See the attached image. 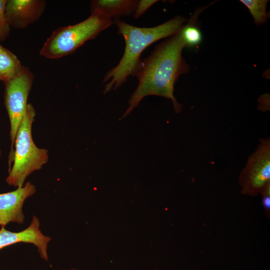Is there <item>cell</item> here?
Wrapping results in <instances>:
<instances>
[{
	"label": "cell",
	"instance_id": "1",
	"mask_svg": "<svg viewBox=\"0 0 270 270\" xmlns=\"http://www.w3.org/2000/svg\"><path fill=\"white\" fill-rule=\"evenodd\" d=\"M184 47L180 30L158 45L141 62L136 75L138 80V86L131 96L129 106L121 119L128 116L141 100L148 96L170 99L176 112L182 110V106L176 100L174 91L179 76L190 70V66L182 54Z\"/></svg>",
	"mask_w": 270,
	"mask_h": 270
},
{
	"label": "cell",
	"instance_id": "2",
	"mask_svg": "<svg viewBox=\"0 0 270 270\" xmlns=\"http://www.w3.org/2000/svg\"><path fill=\"white\" fill-rule=\"evenodd\" d=\"M188 20L178 16L159 26L152 28H140L129 24L116 18L118 34L125 40V48L118 64L106 74L103 82L106 85L104 94L120 86L130 76L136 75L141 61L142 52L156 41L171 36L178 32Z\"/></svg>",
	"mask_w": 270,
	"mask_h": 270
},
{
	"label": "cell",
	"instance_id": "3",
	"mask_svg": "<svg viewBox=\"0 0 270 270\" xmlns=\"http://www.w3.org/2000/svg\"><path fill=\"white\" fill-rule=\"evenodd\" d=\"M36 114L33 106L28 104L16 136L12 166L6 178L10 186H22L30 174L48 162V150L38 148L32 140V126Z\"/></svg>",
	"mask_w": 270,
	"mask_h": 270
},
{
	"label": "cell",
	"instance_id": "4",
	"mask_svg": "<svg viewBox=\"0 0 270 270\" xmlns=\"http://www.w3.org/2000/svg\"><path fill=\"white\" fill-rule=\"evenodd\" d=\"M112 23L110 18L94 13L78 24L60 27L46 40L40 54L48 58L56 59L70 54L86 41L94 38Z\"/></svg>",
	"mask_w": 270,
	"mask_h": 270
},
{
	"label": "cell",
	"instance_id": "5",
	"mask_svg": "<svg viewBox=\"0 0 270 270\" xmlns=\"http://www.w3.org/2000/svg\"><path fill=\"white\" fill-rule=\"evenodd\" d=\"M34 80L33 73L28 67L22 66L14 78L4 82V104L10 124L11 150L8 158L9 168L12 164L16 136L28 104V96Z\"/></svg>",
	"mask_w": 270,
	"mask_h": 270
},
{
	"label": "cell",
	"instance_id": "6",
	"mask_svg": "<svg viewBox=\"0 0 270 270\" xmlns=\"http://www.w3.org/2000/svg\"><path fill=\"white\" fill-rule=\"evenodd\" d=\"M241 171L239 182L244 194L256 196L270 184V139L260 138Z\"/></svg>",
	"mask_w": 270,
	"mask_h": 270
},
{
	"label": "cell",
	"instance_id": "7",
	"mask_svg": "<svg viewBox=\"0 0 270 270\" xmlns=\"http://www.w3.org/2000/svg\"><path fill=\"white\" fill-rule=\"evenodd\" d=\"M36 192L35 186L27 182L13 191L0 194V227H4L10 222L22 224L24 221V204Z\"/></svg>",
	"mask_w": 270,
	"mask_h": 270
},
{
	"label": "cell",
	"instance_id": "8",
	"mask_svg": "<svg viewBox=\"0 0 270 270\" xmlns=\"http://www.w3.org/2000/svg\"><path fill=\"white\" fill-rule=\"evenodd\" d=\"M40 227V220L36 216H33L29 226L23 230L12 232L1 227L0 250L19 242L32 244L37 248L40 257L48 261V247L51 238L44 234Z\"/></svg>",
	"mask_w": 270,
	"mask_h": 270
},
{
	"label": "cell",
	"instance_id": "9",
	"mask_svg": "<svg viewBox=\"0 0 270 270\" xmlns=\"http://www.w3.org/2000/svg\"><path fill=\"white\" fill-rule=\"evenodd\" d=\"M46 4L44 0H7L5 8L7 22L14 28H24L40 19Z\"/></svg>",
	"mask_w": 270,
	"mask_h": 270
},
{
	"label": "cell",
	"instance_id": "10",
	"mask_svg": "<svg viewBox=\"0 0 270 270\" xmlns=\"http://www.w3.org/2000/svg\"><path fill=\"white\" fill-rule=\"evenodd\" d=\"M138 0H95L90 2L91 14H100L110 18H118L134 12Z\"/></svg>",
	"mask_w": 270,
	"mask_h": 270
},
{
	"label": "cell",
	"instance_id": "11",
	"mask_svg": "<svg viewBox=\"0 0 270 270\" xmlns=\"http://www.w3.org/2000/svg\"><path fill=\"white\" fill-rule=\"evenodd\" d=\"M22 65L18 58L0 44V80L6 82L14 78Z\"/></svg>",
	"mask_w": 270,
	"mask_h": 270
},
{
	"label": "cell",
	"instance_id": "12",
	"mask_svg": "<svg viewBox=\"0 0 270 270\" xmlns=\"http://www.w3.org/2000/svg\"><path fill=\"white\" fill-rule=\"evenodd\" d=\"M202 10H200L194 13L187 24L180 30L182 39L184 47H194L201 42L202 34L200 28L195 22L200 12Z\"/></svg>",
	"mask_w": 270,
	"mask_h": 270
},
{
	"label": "cell",
	"instance_id": "13",
	"mask_svg": "<svg viewBox=\"0 0 270 270\" xmlns=\"http://www.w3.org/2000/svg\"><path fill=\"white\" fill-rule=\"evenodd\" d=\"M249 10L257 25L264 24L267 22L268 14L266 12L268 0H240Z\"/></svg>",
	"mask_w": 270,
	"mask_h": 270
},
{
	"label": "cell",
	"instance_id": "14",
	"mask_svg": "<svg viewBox=\"0 0 270 270\" xmlns=\"http://www.w3.org/2000/svg\"><path fill=\"white\" fill-rule=\"evenodd\" d=\"M6 0H0V42H3L6 39L10 29L5 14Z\"/></svg>",
	"mask_w": 270,
	"mask_h": 270
},
{
	"label": "cell",
	"instance_id": "15",
	"mask_svg": "<svg viewBox=\"0 0 270 270\" xmlns=\"http://www.w3.org/2000/svg\"><path fill=\"white\" fill-rule=\"evenodd\" d=\"M156 0H141L138 1L134 17L137 18L142 15L144 12L152 4L157 2Z\"/></svg>",
	"mask_w": 270,
	"mask_h": 270
},
{
	"label": "cell",
	"instance_id": "16",
	"mask_svg": "<svg viewBox=\"0 0 270 270\" xmlns=\"http://www.w3.org/2000/svg\"><path fill=\"white\" fill-rule=\"evenodd\" d=\"M2 156V150L0 148V157Z\"/></svg>",
	"mask_w": 270,
	"mask_h": 270
},
{
	"label": "cell",
	"instance_id": "17",
	"mask_svg": "<svg viewBox=\"0 0 270 270\" xmlns=\"http://www.w3.org/2000/svg\"><path fill=\"white\" fill-rule=\"evenodd\" d=\"M75 270V269H72V270Z\"/></svg>",
	"mask_w": 270,
	"mask_h": 270
}]
</instances>
